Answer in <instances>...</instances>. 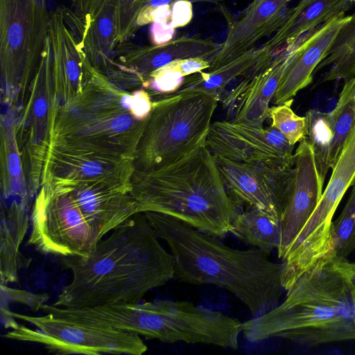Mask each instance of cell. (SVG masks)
Wrapping results in <instances>:
<instances>
[{
  "instance_id": "6",
  "label": "cell",
  "mask_w": 355,
  "mask_h": 355,
  "mask_svg": "<svg viewBox=\"0 0 355 355\" xmlns=\"http://www.w3.org/2000/svg\"><path fill=\"white\" fill-rule=\"evenodd\" d=\"M11 314L35 328L18 324L3 336L5 338L42 345L54 354L141 355L148 350L140 336L136 334L51 313L42 316L12 311Z\"/></svg>"
},
{
  "instance_id": "7",
  "label": "cell",
  "mask_w": 355,
  "mask_h": 355,
  "mask_svg": "<svg viewBox=\"0 0 355 355\" xmlns=\"http://www.w3.org/2000/svg\"><path fill=\"white\" fill-rule=\"evenodd\" d=\"M100 240L74 199L41 196L31 216L27 241L39 252L63 257L85 256Z\"/></svg>"
},
{
  "instance_id": "21",
  "label": "cell",
  "mask_w": 355,
  "mask_h": 355,
  "mask_svg": "<svg viewBox=\"0 0 355 355\" xmlns=\"http://www.w3.org/2000/svg\"><path fill=\"white\" fill-rule=\"evenodd\" d=\"M338 33L327 57L315 72L328 67L320 83L336 80L345 82L355 76V12Z\"/></svg>"
},
{
  "instance_id": "12",
  "label": "cell",
  "mask_w": 355,
  "mask_h": 355,
  "mask_svg": "<svg viewBox=\"0 0 355 355\" xmlns=\"http://www.w3.org/2000/svg\"><path fill=\"white\" fill-rule=\"evenodd\" d=\"M297 42L273 57L263 55L220 101L226 119L263 123L270 102L295 52Z\"/></svg>"
},
{
  "instance_id": "22",
  "label": "cell",
  "mask_w": 355,
  "mask_h": 355,
  "mask_svg": "<svg viewBox=\"0 0 355 355\" xmlns=\"http://www.w3.org/2000/svg\"><path fill=\"white\" fill-rule=\"evenodd\" d=\"M307 123V137L311 144L319 175L324 184L329 168L328 155L334 137L333 121L329 113L310 110L305 116Z\"/></svg>"
},
{
  "instance_id": "20",
  "label": "cell",
  "mask_w": 355,
  "mask_h": 355,
  "mask_svg": "<svg viewBox=\"0 0 355 355\" xmlns=\"http://www.w3.org/2000/svg\"><path fill=\"white\" fill-rule=\"evenodd\" d=\"M230 233L269 256L280 245L281 220L261 209L246 207L238 212Z\"/></svg>"
},
{
  "instance_id": "39",
  "label": "cell",
  "mask_w": 355,
  "mask_h": 355,
  "mask_svg": "<svg viewBox=\"0 0 355 355\" xmlns=\"http://www.w3.org/2000/svg\"><path fill=\"white\" fill-rule=\"evenodd\" d=\"M47 110L46 102L44 98L37 99L34 104L35 114L38 116H43Z\"/></svg>"
},
{
  "instance_id": "17",
  "label": "cell",
  "mask_w": 355,
  "mask_h": 355,
  "mask_svg": "<svg viewBox=\"0 0 355 355\" xmlns=\"http://www.w3.org/2000/svg\"><path fill=\"white\" fill-rule=\"evenodd\" d=\"M220 47V44L209 39L182 35L162 44L132 46L123 58L151 76L155 71L178 60L209 59Z\"/></svg>"
},
{
  "instance_id": "24",
  "label": "cell",
  "mask_w": 355,
  "mask_h": 355,
  "mask_svg": "<svg viewBox=\"0 0 355 355\" xmlns=\"http://www.w3.org/2000/svg\"><path fill=\"white\" fill-rule=\"evenodd\" d=\"M334 137L328 155V167L334 166L347 138L355 125V96L339 95L336 107L330 112Z\"/></svg>"
},
{
  "instance_id": "29",
  "label": "cell",
  "mask_w": 355,
  "mask_h": 355,
  "mask_svg": "<svg viewBox=\"0 0 355 355\" xmlns=\"http://www.w3.org/2000/svg\"><path fill=\"white\" fill-rule=\"evenodd\" d=\"M191 3L188 0H176L173 3L171 22L175 28L184 26L191 20Z\"/></svg>"
},
{
  "instance_id": "27",
  "label": "cell",
  "mask_w": 355,
  "mask_h": 355,
  "mask_svg": "<svg viewBox=\"0 0 355 355\" xmlns=\"http://www.w3.org/2000/svg\"><path fill=\"white\" fill-rule=\"evenodd\" d=\"M1 285V302L9 304L17 302L26 305L32 310L37 311L48 300L49 296L46 294H35L24 290L10 288L7 284Z\"/></svg>"
},
{
  "instance_id": "26",
  "label": "cell",
  "mask_w": 355,
  "mask_h": 355,
  "mask_svg": "<svg viewBox=\"0 0 355 355\" xmlns=\"http://www.w3.org/2000/svg\"><path fill=\"white\" fill-rule=\"evenodd\" d=\"M147 0H114L118 24V46L138 30L137 21Z\"/></svg>"
},
{
  "instance_id": "23",
  "label": "cell",
  "mask_w": 355,
  "mask_h": 355,
  "mask_svg": "<svg viewBox=\"0 0 355 355\" xmlns=\"http://www.w3.org/2000/svg\"><path fill=\"white\" fill-rule=\"evenodd\" d=\"M339 216L332 222L331 239L334 257L347 259L355 250V182Z\"/></svg>"
},
{
  "instance_id": "18",
  "label": "cell",
  "mask_w": 355,
  "mask_h": 355,
  "mask_svg": "<svg viewBox=\"0 0 355 355\" xmlns=\"http://www.w3.org/2000/svg\"><path fill=\"white\" fill-rule=\"evenodd\" d=\"M80 16V42L86 58L96 63L110 60L118 46V24L114 0L105 4L94 16L89 14Z\"/></svg>"
},
{
  "instance_id": "25",
  "label": "cell",
  "mask_w": 355,
  "mask_h": 355,
  "mask_svg": "<svg viewBox=\"0 0 355 355\" xmlns=\"http://www.w3.org/2000/svg\"><path fill=\"white\" fill-rule=\"evenodd\" d=\"M293 99L270 107L268 118L271 125L280 131L292 145H295L307 136V123L305 116H297L292 110Z\"/></svg>"
},
{
  "instance_id": "15",
  "label": "cell",
  "mask_w": 355,
  "mask_h": 355,
  "mask_svg": "<svg viewBox=\"0 0 355 355\" xmlns=\"http://www.w3.org/2000/svg\"><path fill=\"white\" fill-rule=\"evenodd\" d=\"M350 18L345 15L332 19L297 41L294 55L273 97L275 105L293 99L311 83L316 67L327 57L338 33Z\"/></svg>"
},
{
  "instance_id": "3",
  "label": "cell",
  "mask_w": 355,
  "mask_h": 355,
  "mask_svg": "<svg viewBox=\"0 0 355 355\" xmlns=\"http://www.w3.org/2000/svg\"><path fill=\"white\" fill-rule=\"evenodd\" d=\"M271 311L243 322L245 338H282L313 347L355 340V291L336 268L332 252L315 261Z\"/></svg>"
},
{
  "instance_id": "36",
  "label": "cell",
  "mask_w": 355,
  "mask_h": 355,
  "mask_svg": "<svg viewBox=\"0 0 355 355\" xmlns=\"http://www.w3.org/2000/svg\"><path fill=\"white\" fill-rule=\"evenodd\" d=\"M76 10V13L84 15L87 13L92 0H71Z\"/></svg>"
},
{
  "instance_id": "5",
  "label": "cell",
  "mask_w": 355,
  "mask_h": 355,
  "mask_svg": "<svg viewBox=\"0 0 355 355\" xmlns=\"http://www.w3.org/2000/svg\"><path fill=\"white\" fill-rule=\"evenodd\" d=\"M218 102L214 94L202 92L166 94L148 123L144 159L149 171L173 164L206 144Z\"/></svg>"
},
{
  "instance_id": "32",
  "label": "cell",
  "mask_w": 355,
  "mask_h": 355,
  "mask_svg": "<svg viewBox=\"0 0 355 355\" xmlns=\"http://www.w3.org/2000/svg\"><path fill=\"white\" fill-rule=\"evenodd\" d=\"M336 268L345 277L355 291V262L352 263L347 259L338 260L334 257Z\"/></svg>"
},
{
  "instance_id": "33",
  "label": "cell",
  "mask_w": 355,
  "mask_h": 355,
  "mask_svg": "<svg viewBox=\"0 0 355 355\" xmlns=\"http://www.w3.org/2000/svg\"><path fill=\"white\" fill-rule=\"evenodd\" d=\"M132 125V119L127 115H121L113 119L111 128L114 132H123Z\"/></svg>"
},
{
  "instance_id": "9",
  "label": "cell",
  "mask_w": 355,
  "mask_h": 355,
  "mask_svg": "<svg viewBox=\"0 0 355 355\" xmlns=\"http://www.w3.org/2000/svg\"><path fill=\"white\" fill-rule=\"evenodd\" d=\"M355 182V125L348 135L325 189L313 214L290 245L297 259L313 262L332 250L331 230L335 211Z\"/></svg>"
},
{
  "instance_id": "40",
  "label": "cell",
  "mask_w": 355,
  "mask_h": 355,
  "mask_svg": "<svg viewBox=\"0 0 355 355\" xmlns=\"http://www.w3.org/2000/svg\"><path fill=\"white\" fill-rule=\"evenodd\" d=\"M133 103V97L129 95H125L121 98V105L127 109L132 108Z\"/></svg>"
},
{
  "instance_id": "4",
  "label": "cell",
  "mask_w": 355,
  "mask_h": 355,
  "mask_svg": "<svg viewBox=\"0 0 355 355\" xmlns=\"http://www.w3.org/2000/svg\"><path fill=\"white\" fill-rule=\"evenodd\" d=\"M144 180L134 196L140 212L166 214L218 238L230 233L238 209L206 144Z\"/></svg>"
},
{
  "instance_id": "2",
  "label": "cell",
  "mask_w": 355,
  "mask_h": 355,
  "mask_svg": "<svg viewBox=\"0 0 355 355\" xmlns=\"http://www.w3.org/2000/svg\"><path fill=\"white\" fill-rule=\"evenodd\" d=\"M158 238L170 248L174 278L191 284H212L227 290L256 317L274 308L284 290L282 263L257 248L233 249L216 236L170 216L144 212Z\"/></svg>"
},
{
  "instance_id": "35",
  "label": "cell",
  "mask_w": 355,
  "mask_h": 355,
  "mask_svg": "<svg viewBox=\"0 0 355 355\" xmlns=\"http://www.w3.org/2000/svg\"><path fill=\"white\" fill-rule=\"evenodd\" d=\"M8 170L11 175L17 176L21 172L20 162L16 153L11 154L8 157Z\"/></svg>"
},
{
  "instance_id": "8",
  "label": "cell",
  "mask_w": 355,
  "mask_h": 355,
  "mask_svg": "<svg viewBox=\"0 0 355 355\" xmlns=\"http://www.w3.org/2000/svg\"><path fill=\"white\" fill-rule=\"evenodd\" d=\"M214 157L225 187L237 209L257 207L282 220L293 165L246 163Z\"/></svg>"
},
{
  "instance_id": "31",
  "label": "cell",
  "mask_w": 355,
  "mask_h": 355,
  "mask_svg": "<svg viewBox=\"0 0 355 355\" xmlns=\"http://www.w3.org/2000/svg\"><path fill=\"white\" fill-rule=\"evenodd\" d=\"M133 113L139 117L144 116L149 114L150 104L146 95L142 92H137L133 97L132 106Z\"/></svg>"
},
{
  "instance_id": "10",
  "label": "cell",
  "mask_w": 355,
  "mask_h": 355,
  "mask_svg": "<svg viewBox=\"0 0 355 355\" xmlns=\"http://www.w3.org/2000/svg\"><path fill=\"white\" fill-rule=\"evenodd\" d=\"M206 146L213 155L234 161L293 165L295 146L271 125L216 121L210 125Z\"/></svg>"
},
{
  "instance_id": "38",
  "label": "cell",
  "mask_w": 355,
  "mask_h": 355,
  "mask_svg": "<svg viewBox=\"0 0 355 355\" xmlns=\"http://www.w3.org/2000/svg\"><path fill=\"white\" fill-rule=\"evenodd\" d=\"M340 94L355 96V76L345 82Z\"/></svg>"
},
{
  "instance_id": "1",
  "label": "cell",
  "mask_w": 355,
  "mask_h": 355,
  "mask_svg": "<svg viewBox=\"0 0 355 355\" xmlns=\"http://www.w3.org/2000/svg\"><path fill=\"white\" fill-rule=\"evenodd\" d=\"M71 281L53 306L91 307L138 303L174 278V261L146 215L137 213L100 239L85 256L65 257Z\"/></svg>"
},
{
  "instance_id": "28",
  "label": "cell",
  "mask_w": 355,
  "mask_h": 355,
  "mask_svg": "<svg viewBox=\"0 0 355 355\" xmlns=\"http://www.w3.org/2000/svg\"><path fill=\"white\" fill-rule=\"evenodd\" d=\"M210 67L209 59L199 58L178 60L165 66L166 68L176 72L182 77L193 74Z\"/></svg>"
},
{
  "instance_id": "34",
  "label": "cell",
  "mask_w": 355,
  "mask_h": 355,
  "mask_svg": "<svg viewBox=\"0 0 355 355\" xmlns=\"http://www.w3.org/2000/svg\"><path fill=\"white\" fill-rule=\"evenodd\" d=\"M102 170L101 165L96 162H86L82 166L83 172L87 175L94 176L98 175L102 172Z\"/></svg>"
},
{
  "instance_id": "30",
  "label": "cell",
  "mask_w": 355,
  "mask_h": 355,
  "mask_svg": "<svg viewBox=\"0 0 355 355\" xmlns=\"http://www.w3.org/2000/svg\"><path fill=\"white\" fill-rule=\"evenodd\" d=\"M175 29L171 21L153 23L151 36L153 44H162L171 40Z\"/></svg>"
},
{
  "instance_id": "37",
  "label": "cell",
  "mask_w": 355,
  "mask_h": 355,
  "mask_svg": "<svg viewBox=\"0 0 355 355\" xmlns=\"http://www.w3.org/2000/svg\"><path fill=\"white\" fill-rule=\"evenodd\" d=\"M110 1L112 0H92L87 14L91 16L95 15L105 4Z\"/></svg>"
},
{
  "instance_id": "19",
  "label": "cell",
  "mask_w": 355,
  "mask_h": 355,
  "mask_svg": "<svg viewBox=\"0 0 355 355\" xmlns=\"http://www.w3.org/2000/svg\"><path fill=\"white\" fill-rule=\"evenodd\" d=\"M263 55L264 52L259 46L220 67L185 76L175 91L166 94L202 92L214 94L220 101L227 85L243 76Z\"/></svg>"
},
{
  "instance_id": "13",
  "label": "cell",
  "mask_w": 355,
  "mask_h": 355,
  "mask_svg": "<svg viewBox=\"0 0 355 355\" xmlns=\"http://www.w3.org/2000/svg\"><path fill=\"white\" fill-rule=\"evenodd\" d=\"M323 184L313 147L305 137L299 141L293 154V178L281 220L282 238L277 249L279 259L284 258L315 210L323 192Z\"/></svg>"
},
{
  "instance_id": "41",
  "label": "cell",
  "mask_w": 355,
  "mask_h": 355,
  "mask_svg": "<svg viewBox=\"0 0 355 355\" xmlns=\"http://www.w3.org/2000/svg\"><path fill=\"white\" fill-rule=\"evenodd\" d=\"M191 2H211V3H217L223 0H188Z\"/></svg>"
},
{
  "instance_id": "16",
  "label": "cell",
  "mask_w": 355,
  "mask_h": 355,
  "mask_svg": "<svg viewBox=\"0 0 355 355\" xmlns=\"http://www.w3.org/2000/svg\"><path fill=\"white\" fill-rule=\"evenodd\" d=\"M355 0H300L287 9L282 24L260 47L275 56L302 37L337 17L345 15Z\"/></svg>"
},
{
  "instance_id": "11",
  "label": "cell",
  "mask_w": 355,
  "mask_h": 355,
  "mask_svg": "<svg viewBox=\"0 0 355 355\" xmlns=\"http://www.w3.org/2000/svg\"><path fill=\"white\" fill-rule=\"evenodd\" d=\"M47 0H0V53L8 71L29 68L40 57L50 14Z\"/></svg>"
},
{
  "instance_id": "14",
  "label": "cell",
  "mask_w": 355,
  "mask_h": 355,
  "mask_svg": "<svg viewBox=\"0 0 355 355\" xmlns=\"http://www.w3.org/2000/svg\"><path fill=\"white\" fill-rule=\"evenodd\" d=\"M291 0H253L236 17L227 18L228 32L218 52L209 58L207 70L220 67L252 51L263 38L280 26Z\"/></svg>"
}]
</instances>
